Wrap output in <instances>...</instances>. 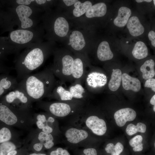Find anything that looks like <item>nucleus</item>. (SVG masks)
I'll use <instances>...</instances> for the list:
<instances>
[{
    "instance_id": "nucleus-1",
    "label": "nucleus",
    "mask_w": 155,
    "mask_h": 155,
    "mask_svg": "<svg viewBox=\"0 0 155 155\" xmlns=\"http://www.w3.org/2000/svg\"><path fill=\"white\" fill-rule=\"evenodd\" d=\"M55 42L42 41L30 44L17 57L14 69L17 78L21 80L40 66L55 49Z\"/></svg>"
},
{
    "instance_id": "nucleus-2",
    "label": "nucleus",
    "mask_w": 155,
    "mask_h": 155,
    "mask_svg": "<svg viewBox=\"0 0 155 155\" xmlns=\"http://www.w3.org/2000/svg\"><path fill=\"white\" fill-rule=\"evenodd\" d=\"M57 82L50 67L29 75L18 82L32 102L41 100L50 95Z\"/></svg>"
},
{
    "instance_id": "nucleus-3",
    "label": "nucleus",
    "mask_w": 155,
    "mask_h": 155,
    "mask_svg": "<svg viewBox=\"0 0 155 155\" xmlns=\"http://www.w3.org/2000/svg\"><path fill=\"white\" fill-rule=\"evenodd\" d=\"M41 22L44 32L43 38L55 42H64L73 25L64 13L57 8L44 12Z\"/></svg>"
},
{
    "instance_id": "nucleus-4",
    "label": "nucleus",
    "mask_w": 155,
    "mask_h": 155,
    "mask_svg": "<svg viewBox=\"0 0 155 155\" xmlns=\"http://www.w3.org/2000/svg\"><path fill=\"white\" fill-rule=\"evenodd\" d=\"M34 113L32 108H16L0 100V121L13 128L30 131L34 124Z\"/></svg>"
},
{
    "instance_id": "nucleus-5",
    "label": "nucleus",
    "mask_w": 155,
    "mask_h": 155,
    "mask_svg": "<svg viewBox=\"0 0 155 155\" xmlns=\"http://www.w3.org/2000/svg\"><path fill=\"white\" fill-rule=\"evenodd\" d=\"M44 34L41 24L32 28L17 29L9 32L7 36H5L7 44L14 54H19L20 51L30 44L43 41Z\"/></svg>"
},
{
    "instance_id": "nucleus-6",
    "label": "nucleus",
    "mask_w": 155,
    "mask_h": 155,
    "mask_svg": "<svg viewBox=\"0 0 155 155\" xmlns=\"http://www.w3.org/2000/svg\"><path fill=\"white\" fill-rule=\"evenodd\" d=\"M53 54V63L51 68L55 76L61 83H73L72 72L74 61V54L67 49H55Z\"/></svg>"
},
{
    "instance_id": "nucleus-7",
    "label": "nucleus",
    "mask_w": 155,
    "mask_h": 155,
    "mask_svg": "<svg viewBox=\"0 0 155 155\" xmlns=\"http://www.w3.org/2000/svg\"><path fill=\"white\" fill-rule=\"evenodd\" d=\"M8 7L14 25L18 29H27L37 26L40 24L44 12L37 8L26 5Z\"/></svg>"
},
{
    "instance_id": "nucleus-8",
    "label": "nucleus",
    "mask_w": 155,
    "mask_h": 155,
    "mask_svg": "<svg viewBox=\"0 0 155 155\" xmlns=\"http://www.w3.org/2000/svg\"><path fill=\"white\" fill-rule=\"evenodd\" d=\"M85 101L74 99L71 100L49 102L42 100L37 102L38 107L55 117H63L77 112L83 107Z\"/></svg>"
},
{
    "instance_id": "nucleus-9",
    "label": "nucleus",
    "mask_w": 155,
    "mask_h": 155,
    "mask_svg": "<svg viewBox=\"0 0 155 155\" xmlns=\"http://www.w3.org/2000/svg\"><path fill=\"white\" fill-rule=\"evenodd\" d=\"M54 144L53 134L44 132L38 128L32 129L24 142V145L28 150L37 153L41 151L44 147L50 149Z\"/></svg>"
},
{
    "instance_id": "nucleus-10",
    "label": "nucleus",
    "mask_w": 155,
    "mask_h": 155,
    "mask_svg": "<svg viewBox=\"0 0 155 155\" xmlns=\"http://www.w3.org/2000/svg\"><path fill=\"white\" fill-rule=\"evenodd\" d=\"M87 29L75 27L71 29L64 42L66 49L73 53L87 55L88 53Z\"/></svg>"
},
{
    "instance_id": "nucleus-11",
    "label": "nucleus",
    "mask_w": 155,
    "mask_h": 155,
    "mask_svg": "<svg viewBox=\"0 0 155 155\" xmlns=\"http://www.w3.org/2000/svg\"><path fill=\"white\" fill-rule=\"evenodd\" d=\"M1 101L13 107L20 108H32V101L22 88L17 86L0 98Z\"/></svg>"
},
{
    "instance_id": "nucleus-12",
    "label": "nucleus",
    "mask_w": 155,
    "mask_h": 155,
    "mask_svg": "<svg viewBox=\"0 0 155 155\" xmlns=\"http://www.w3.org/2000/svg\"><path fill=\"white\" fill-rule=\"evenodd\" d=\"M74 61L73 67L72 83L81 84L84 80L88 70L87 68L88 61L87 55L82 53H73Z\"/></svg>"
},
{
    "instance_id": "nucleus-13",
    "label": "nucleus",
    "mask_w": 155,
    "mask_h": 155,
    "mask_svg": "<svg viewBox=\"0 0 155 155\" xmlns=\"http://www.w3.org/2000/svg\"><path fill=\"white\" fill-rule=\"evenodd\" d=\"M107 11L106 4L103 2L97 3L92 5L83 16L71 21L75 26H78L85 21L91 18L101 17L104 16Z\"/></svg>"
},
{
    "instance_id": "nucleus-14",
    "label": "nucleus",
    "mask_w": 155,
    "mask_h": 155,
    "mask_svg": "<svg viewBox=\"0 0 155 155\" xmlns=\"http://www.w3.org/2000/svg\"><path fill=\"white\" fill-rule=\"evenodd\" d=\"M107 82V77L104 73L89 70L86 75L83 83L89 90L102 88L106 84Z\"/></svg>"
},
{
    "instance_id": "nucleus-15",
    "label": "nucleus",
    "mask_w": 155,
    "mask_h": 155,
    "mask_svg": "<svg viewBox=\"0 0 155 155\" xmlns=\"http://www.w3.org/2000/svg\"><path fill=\"white\" fill-rule=\"evenodd\" d=\"M8 6L24 5L35 7L44 12L52 9L56 5L57 1L51 0H5Z\"/></svg>"
},
{
    "instance_id": "nucleus-16",
    "label": "nucleus",
    "mask_w": 155,
    "mask_h": 155,
    "mask_svg": "<svg viewBox=\"0 0 155 155\" xmlns=\"http://www.w3.org/2000/svg\"><path fill=\"white\" fill-rule=\"evenodd\" d=\"M92 5V3L89 1L82 2L78 0L72 6L63 12L71 21L84 15Z\"/></svg>"
},
{
    "instance_id": "nucleus-17",
    "label": "nucleus",
    "mask_w": 155,
    "mask_h": 155,
    "mask_svg": "<svg viewBox=\"0 0 155 155\" xmlns=\"http://www.w3.org/2000/svg\"><path fill=\"white\" fill-rule=\"evenodd\" d=\"M15 26L11 13L4 0H0V29L3 32L13 30Z\"/></svg>"
},
{
    "instance_id": "nucleus-18",
    "label": "nucleus",
    "mask_w": 155,
    "mask_h": 155,
    "mask_svg": "<svg viewBox=\"0 0 155 155\" xmlns=\"http://www.w3.org/2000/svg\"><path fill=\"white\" fill-rule=\"evenodd\" d=\"M86 126L95 134L102 136L106 132L107 127L105 121L95 115L88 117L86 119Z\"/></svg>"
},
{
    "instance_id": "nucleus-19",
    "label": "nucleus",
    "mask_w": 155,
    "mask_h": 155,
    "mask_svg": "<svg viewBox=\"0 0 155 155\" xmlns=\"http://www.w3.org/2000/svg\"><path fill=\"white\" fill-rule=\"evenodd\" d=\"M34 122L38 121L43 123L44 127L41 130L42 131L53 134L55 122L53 116L46 112L34 113Z\"/></svg>"
},
{
    "instance_id": "nucleus-20",
    "label": "nucleus",
    "mask_w": 155,
    "mask_h": 155,
    "mask_svg": "<svg viewBox=\"0 0 155 155\" xmlns=\"http://www.w3.org/2000/svg\"><path fill=\"white\" fill-rule=\"evenodd\" d=\"M136 113L133 109L126 108L119 109L116 112L114 118L117 125L121 127L127 121H133L135 118Z\"/></svg>"
},
{
    "instance_id": "nucleus-21",
    "label": "nucleus",
    "mask_w": 155,
    "mask_h": 155,
    "mask_svg": "<svg viewBox=\"0 0 155 155\" xmlns=\"http://www.w3.org/2000/svg\"><path fill=\"white\" fill-rule=\"evenodd\" d=\"M17 79L8 73L0 74V98L18 85Z\"/></svg>"
},
{
    "instance_id": "nucleus-22",
    "label": "nucleus",
    "mask_w": 155,
    "mask_h": 155,
    "mask_svg": "<svg viewBox=\"0 0 155 155\" xmlns=\"http://www.w3.org/2000/svg\"><path fill=\"white\" fill-rule=\"evenodd\" d=\"M88 135V132L85 130L74 127L68 129L65 133L67 141L73 144H77L84 141Z\"/></svg>"
},
{
    "instance_id": "nucleus-23",
    "label": "nucleus",
    "mask_w": 155,
    "mask_h": 155,
    "mask_svg": "<svg viewBox=\"0 0 155 155\" xmlns=\"http://www.w3.org/2000/svg\"><path fill=\"white\" fill-rule=\"evenodd\" d=\"M62 84L59 81H57L55 86L47 98L59 101H69L74 99L69 91L65 88Z\"/></svg>"
},
{
    "instance_id": "nucleus-24",
    "label": "nucleus",
    "mask_w": 155,
    "mask_h": 155,
    "mask_svg": "<svg viewBox=\"0 0 155 155\" xmlns=\"http://www.w3.org/2000/svg\"><path fill=\"white\" fill-rule=\"evenodd\" d=\"M20 135L13 127L0 121V144L11 140H20Z\"/></svg>"
},
{
    "instance_id": "nucleus-25",
    "label": "nucleus",
    "mask_w": 155,
    "mask_h": 155,
    "mask_svg": "<svg viewBox=\"0 0 155 155\" xmlns=\"http://www.w3.org/2000/svg\"><path fill=\"white\" fill-rule=\"evenodd\" d=\"M122 82L123 88L126 90H131L137 92L141 89L140 81L137 78L132 77L127 73H124L122 75Z\"/></svg>"
},
{
    "instance_id": "nucleus-26",
    "label": "nucleus",
    "mask_w": 155,
    "mask_h": 155,
    "mask_svg": "<svg viewBox=\"0 0 155 155\" xmlns=\"http://www.w3.org/2000/svg\"><path fill=\"white\" fill-rule=\"evenodd\" d=\"M127 27L130 34L134 36L141 35L144 31V28L138 18L135 16H132L129 19Z\"/></svg>"
},
{
    "instance_id": "nucleus-27",
    "label": "nucleus",
    "mask_w": 155,
    "mask_h": 155,
    "mask_svg": "<svg viewBox=\"0 0 155 155\" xmlns=\"http://www.w3.org/2000/svg\"><path fill=\"white\" fill-rule=\"evenodd\" d=\"M97 56L98 59L102 61L113 58V55L107 42L104 41L99 44L97 51Z\"/></svg>"
},
{
    "instance_id": "nucleus-28",
    "label": "nucleus",
    "mask_w": 155,
    "mask_h": 155,
    "mask_svg": "<svg viewBox=\"0 0 155 155\" xmlns=\"http://www.w3.org/2000/svg\"><path fill=\"white\" fill-rule=\"evenodd\" d=\"M131 14V9L125 7H122L119 9L118 14L114 20V24L119 27L125 26Z\"/></svg>"
},
{
    "instance_id": "nucleus-29",
    "label": "nucleus",
    "mask_w": 155,
    "mask_h": 155,
    "mask_svg": "<svg viewBox=\"0 0 155 155\" xmlns=\"http://www.w3.org/2000/svg\"><path fill=\"white\" fill-rule=\"evenodd\" d=\"M72 95L74 99L81 100L85 101L87 96V91L79 83H72L68 90Z\"/></svg>"
},
{
    "instance_id": "nucleus-30",
    "label": "nucleus",
    "mask_w": 155,
    "mask_h": 155,
    "mask_svg": "<svg viewBox=\"0 0 155 155\" xmlns=\"http://www.w3.org/2000/svg\"><path fill=\"white\" fill-rule=\"evenodd\" d=\"M24 142L20 139L8 141L0 144V155H7L9 152L18 149L21 147Z\"/></svg>"
},
{
    "instance_id": "nucleus-31",
    "label": "nucleus",
    "mask_w": 155,
    "mask_h": 155,
    "mask_svg": "<svg viewBox=\"0 0 155 155\" xmlns=\"http://www.w3.org/2000/svg\"><path fill=\"white\" fill-rule=\"evenodd\" d=\"M155 63L153 59L146 61L140 67V71L142 73V77L148 80L154 77L155 74L154 69Z\"/></svg>"
},
{
    "instance_id": "nucleus-32",
    "label": "nucleus",
    "mask_w": 155,
    "mask_h": 155,
    "mask_svg": "<svg viewBox=\"0 0 155 155\" xmlns=\"http://www.w3.org/2000/svg\"><path fill=\"white\" fill-rule=\"evenodd\" d=\"M122 72L121 70L116 69L113 71L108 86L111 91H115L119 87L122 80Z\"/></svg>"
},
{
    "instance_id": "nucleus-33",
    "label": "nucleus",
    "mask_w": 155,
    "mask_h": 155,
    "mask_svg": "<svg viewBox=\"0 0 155 155\" xmlns=\"http://www.w3.org/2000/svg\"><path fill=\"white\" fill-rule=\"evenodd\" d=\"M133 56L138 59H142L148 55V50L145 43L142 41L137 42L135 44L132 51Z\"/></svg>"
},
{
    "instance_id": "nucleus-34",
    "label": "nucleus",
    "mask_w": 155,
    "mask_h": 155,
    "mask_svg": "<svg viewBox=\"0 0 155 155\" xmlns=\"http://www.w3.org/2000/svg\"><path fill=\"white\" fill-rule=\"evenodd\" d=\"M5 37H0V61L5 60L8 55L14 53L7 43Z\"/></svg>"
},
{
    "instance_id": "nucleus-35",
    "label": "nucleus",
    "mask_w": 155,
    "mask_h": 155,
    "mask_svg": "<svg viewBox=\"0 0 155 155\" xmlns=\"http://www.w3.org/2000/svg\"><path fill=\"white\" fill-rule=\"evenodd\" d=\"M146 129V125L142 123L139 122L136 125L130 123L127 126L126 129V132L129 135H132L138 132L144 133Z\"/></svg>"
},
{
    "instance_id": "nucleus-36",
    "label": "nucleus",
    "mask_w": 155,
    "mask_h": 155,
    "mask_svg": "<svg viewBox=\"0 0 155 155\" xmlns=\"http://www.w3.org/2000/svg\"><path fill=\"white\" fill-rule=\"evenodd\" d=\"M124 147L119 142H117L115 145L113 143L108 144L105 148L107 153L111 154V155H119L123 151Z\"/></svg>"
},
{
    "instance_id": "nucleus-37",
    "label": "nucleus",
    "mask_w": 155,
    "mask_h": 155,
    "mask_svg": "<svg viewBox=\"0 0 155 155\" xmlns=\"http://www.w3.org/2000/svg\"><path fill=\"white\" fill-rule=\"evenodd\" d=\"M142 141V137L140 135H137L131 138L129 140V143L130 145L133 148V151L140 152L143 149Z\"/></svg>"
},
{
    "instance_id": "nucleus-38",
    "label": "nucleus",
    "mask_w": 155,
    "mask_h": 155,
    "mask_svg": "<svg viewBox=\"0 0 155 155\" xmlns=\"http://www.w3.org/2000/svg\"><path fill=\"white\" fill-rule=\"evenodd\" d=\"M78 0H63L59 1V3L57 2V8L61 9L65 8L66 10L72 6Z\"/></svg>"
},
{
    "instance_id": "nucleus-39",
    "label": "nucleus",
    "mask_w": 155,
    "mask_h": 155,
    "mask_svg": "<svg viewBox=\"0 0 155 155\" xmlns=\"http://www.w3.org/2000/svg\"><path fill=\"white\" fill-rule=\"evenodd\" d=\"M50 155H70L66 150L63 149L61 148H58L56 150L52 151Z\"/></svg>"
},
{
    "instance_id": "nucleus-40",
    "label": "nucleus",
    "mask_w": 155,
    "mask_h": 155,
    "mask_svg": "<svg viewBox=\"0 0 155 155\" xmlns=\"http://www.w3.org/2000/svg\"><path fill=\"white\" fill-rule=\"evenodd\" d=\"M144 86L145 87L150 88L154 92H155V79L153 78L148 79L146 81Z\"/></svg>"
},
{
    "instance_id": "nucleus-41",
    "label": "nucleus",
    "mask_w": 155,
    "mask_h": 155,
    "mask_svg": "<svg viewBox=\"0 0 155 155\" xmlns=\"http://www.w3.org/2000/svg\"><path fill=\"white\" fill-rule=\"evenodd\" d=\"M13 68L8 67L5 65L3 63V61H0V74L8 73L13 69Z\"/></svg>"
},
{
    "instance_id": "nucleus-42",
    "label": "nucleus",
    "mask_w": 155,
    "mask_h": 155,
    "mask_svg": "<svg viewBox=\"0 0 155 155\" xmlns=\"http://www.w3.org/2000/svg\"><path fill=\"white\" fill-rule=\"evenodd\" d=\"M84 154L81 155H97L96 150L94 148H88L84 149L83 151Z\"/></svg>"
},
{
    "instance_id": "nucleus-43",
    "label": "nucleus",
    "mask_w": 155,
    "mask_h": 155,
    "mask_svg": "<svg viewBox=\"0 0 155 155\" xmlns=\"http://www.w3.org/2000/svg\"><path fill=\"white\" fill-rule=\"evenodd\" d=\"M148 36L149 39L151 42V44L152 45L155 46V32L154 31H150L148 34Z\"/></svg>"
},
{
    "instance_id": "nucleus-44",
    "label": "nucleus",
    "mask_w": 155,
    "mask_h": 155,
    "mask_svg": "<svg viewBox=\"0 0 155 155\" xmlns=\"http://www.w3.org/2000/svg\"><path fill=\"white\" fill-rule=\"evenodd\" d=\"M19 149H17L12 150L9 152L7 155H16L19 151Z\"/></svg>"
},
{
    "instance_id": "nucleus-45",
    "label": "nucleus",
    "mask_w": 155,
    "mask_h": 155,
    "mask_svg": "<svg viewBox=\"0 0 155 155\" xmlns=\"http://www.w3.org/2000/svg\"><path fill=\"white\" fill-rule=\"evenodd\" d=\"M150 102V104L153 105H155V95L154 96L151 98Z\"/></svg>"
},
{
    "instance_id": "nucleus-46",
    "label": "nucleus",
    "mask_w": 155,
    "mask_h": 155,
    "mask_svg": "<svg viewBox=\"0 0 155 155\" xmlns=\"http://www.w3.org/2000/svg\"><path fill=\"white\" fill-rule=\"evenodd\" d=\"M26 155H47L44 153H36L33 152L32 153H30V154L29 153L28 154L27 153Z\"/></svg>"
},
{
    "instance_id": "nucleus-47",
    "label": "nucleus",
    "mask_w": 155,
    "mask_h": 155,
    "mask_svg": "<svg viewBox=\"0 0 155 155\" xmlns=\"http://www.w3.org/2000/svg\"><path fill=\"white\" fill-rule=\"evenodd\" d=\"M137 3H141L143 2H151L152 0H136L135 1Z\"/></svg>"
},
{
    "instance_id": "nucleus-48",
    "label": "nucleus",
    "mask_w": 155,
    "mask_h": 155,
    "mask_svg": "<svg viewBox=\"0 0 155 155\" xmlns=\"http://www.w3.org/2000/svg\"><path fill=\"white\" fill-rule=\"evenodd\" d=\"M153 110L154 111V112L155 111V105L153 107Z\"/></svg>"
},
{
    "instance_id": "nucleus-49",
    "label": "nucleus",
    "mask_w": 155,
    "mask_h": 155,
    "mask_svg": "<svg viewBox=\"0 0 155 155\" xmlns=\"http://www.w3.org/2000/svg\"><path fill=\"white\" fill-rule=\"evenodd\" d=\"M155 1L154 0H153L154 3V5H155Z\"/></svg>"
}]
</instances>
